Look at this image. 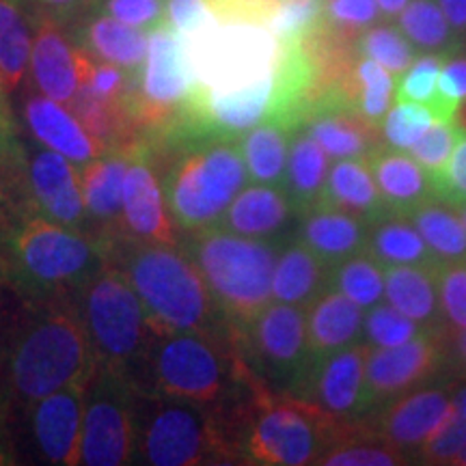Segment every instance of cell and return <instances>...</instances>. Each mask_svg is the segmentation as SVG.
I'll list each match as a JSON object with an SVG mask.
<instances>
[{
	"label": "cell",
	"mask_w": 466,
	"mask_h": 466,
	"mask_svg": "<svg viewBox=\"0 0 466 466\" xmlns=\"http://www.w3.org/2000/svg\"><path fill=\"white\" fill-rule=\"evenodd\" d=\"M434 121L432 110L425 104L395 100V106L389 108L382 121V134L391 147L408 151Z\"/></svg>",
	"instance_id": "7bdbcfd3"
},
{
	"label": "cell",
	"mask_w": 466,
	"mask_h": 466,
	"mask_svg": "<svg viewBox=\"0 0 466 466\" xmlns=\"http://www.w3.org/2000/svg\"><path fill=\"white\" fill-rule=\"evenodd\" d=\"M456 121H458V126H460V127H464V130H466V104H464L462 108H458Z\"/></svg>",
	"instance_id": "91938a15"
},
{
	"label": "cell",
	"mask_w": 466,
	"mask_h": 466,
	"mask_svg": "<svg viewBox=\"0 0 466 466\" xmlns=\"http://www.w3.org/2000/svg\"><path fill=\"white\" fill-rule=\"evenodd\" d=\"M17 302L7 322L14 415L44 395L86 382L96 367L76 294Z\"/></svg>",
	"instance_id": "3957f363"
},
{
	"label": "cell",
	"mask_w": 466,
	"mask_h": 466,
	"mask_svg": "<svg viewBox=\"0 0 466 466\" xmlns=\"http://www.w3.org/2000/svg\"><path fill=\"white\" fill-rule=\"evenodd\" d=\"M154 149L173 151L165 167H156L160 171L167 206L182 233L217 227L229 203L248 184L240 145L231 138L165 145Z\"/></svg>",
	"instance_id": "52a82bcc"
},
{
	"label": "cell",
	"mask_w": 466,
	"mask_h": 466,
	"mask_svg": "<svg viewBox=\"0 0 466 466\" xmlns=\"http://www.w3.org/2000/svg\"><path fill=\"white\" fill-rule=\"evenodd\" d=\"M22 121L35 138V143L55 149L76 167H85L97 156L106 154V147L83 126V121L67 104H61L35 89L22 100Z\"/></svg>",
	"instance_id": "44dd1931"
},
{
	"label": "cell",
	"mask_w": 466,
	"mask_h": 466,
	"mask_svg": "<svg viewBox=\"0 0 466 466\" xmlns=\"http://www.w3.org/2000/svg\"><path fill=\"white\" fill-rule=\"evenodd\" d=\"M326 0H275L266 26L281 44H299L324 25Z\"/></svg>",
	"instance_id": "f35d334b"
},
{
	"label": "cell",
	"mask_w": 466,
	"mask_h": 466,
	"mask_svg": "<svg viewBox=\"0 0 466 466\" xmlns=\"http://www.w3.org/2000/svg\"><path fill=\"white\" fill-rule=\"evenodd\" d=\"M363 309L341 291L326 289L307 307V337L313 359L341 352L363 337Z\"/></svg>",
	"instance_id": "83f0119b"
},
{
	"label": "cell",
	"mask_w": 466,
	"mask_h": 466,
	"mask_svg": "<svg viewBox=\"0 0 466 466\" xmlns=\"http://www.w3.org/2000/svg\"><path fill=\"white\" fill-rule=\"evenodd\" d=\"M104 258L132 283L151 333L233 335L206 279L182 247L149 244L113 233L100 238Z\"/></svg>",
	"instance_id": "277c9868"
},
{
	"label": "cell",
	"mask_w": 466,
	"mask_h": 466,
	"mask_svg": "<svg viewBox=\"0 0 466 466\" xmlns=\"http://www.w3.org/2000/svg\"><path fill=\"white\" fill-rule=\"evenodd\" d=\"M96 365L110 367L134 384L151 343V326L132 283L119 268L104 261L76 291Z\"/></svg>",
	"instance_id": "ba28073f"
},
{
	"label": "cell",
	"mask_w": 466,
	"mask_h": 466,
	"mask_svg": "<svg viewBox=\"0 0 466 466\" xmlns=\"http://www.w3.org/2000/svg\"><path fill=\"white\" fill-rule=\"evenodd\" d=\"M357 52L360 56L374 58L376 63H380L395 76L404 74L415 63L417 56L401 28L389 25L367 26L357 39Z\"/></svg>",
	"instance_id": "ab89813d"
},
{
	"label": "cell",
	"mask_w": 466,
	"mask_h": 466,
	"mask_svg": "<svg viewBox=\"0 0 466 466\" xmlns=\"http://www.w3.org/2000/svg\"><path fill=\"white\" fill-rule=\"evenodd\" d=\"M319 206L343 209L365 220L367 225H374L393 214L384 203L363 158H339L329 168L324 199Z\"/></svg>",
	"instance_id": "f1b7e54d"
},
{
	"label": "cell",
	"mask_w": 466,
	"mask_h": 466,
	"mask_svg": "<svg viewBox=\"0 0 466 466\" xmlns=\"http://www.w3.org/2000/svg\"><path fill=\"white\" fill-rule=\"evenodd\" d=\"M453 391L456 380L450 378L415 389L365 415L367 423L378 441L401 451L406 458H415L423 442L445 421Z\"/></svg>",
	"instance_id": "e0dca14e"
},
{
	"label": "cell",
	"mask_w": 466,
	"mask_h": 466,
	"mask_svg": "<svg viewBox=\"0 0 466 466\" xmlns=\"http://www.w3.org/2000/svg\"><path fill=\"white\" fill-rule=\"evenodd\" d=\"M451 464H456V466H466V445L462 447V451H460L458 456L451 460Z\"/></svg>",
	"instance_id": "94428289"
},
{
	"label": "cell",
	"mask_w": 466,
	"mask_h": 466,
	"mask_svg": "<svg viewBox=\"0 0 466 466\" xmlns=\"http://www.w3.org/2000/svg\"><path fill=\"white\" fill-rule=\"evenodd\" d=\"M333 441V417L311 401L261 389L242 434V464H318Z\"/></svg>",
	"instance_id": "9c48e42d"
},
{
	"label": "cell",
	"mask_w": 466,
	"mask_h": 466,
	"mask_svg": "<svg viewBox=\"0 0 466 466\" xmlns=\"http://www.w3.org/2000/svg\"><path fill=\"white\" fill-rule=\"evenodd\" d=\"M326 177H329V158L326 151L313 141L305 127L291 134L288 167H285L283 186L296 214L302 217L309 209L318 208L324 199Z\"/></svg>",
	"instance_id": "f546056e"
},
{
	"label": "cell",
	"mask_w": 466,
	"mask_h": 466,
	"mask_svg": "<svg viewBox=\"0 0 466 466\" xmlns=\"http://www.w3.org/2000/svg\"><path fill=\"white\" fill-rule=\"evenodd\" d=\"M85 387L86 382L69 384L17 410L35 462L78 466Z\"/></svg>",
	"instance_id": "2e32d148"
},
{
	"label": "cell",
	"mask_w": 466,
	"mask_h": 466,
	"mask_svg": "<svg viewBox=\"0 0 466 466\" xmlns=\"http://www.w3.org/2000/svg\"><path fill=\"white\" fill-rule=\"evenodd\" d=\"M236 339L250 371L272 393H299L316 363L309 348L305 307L272 300Z\"/></svg>",
	"instance_id": "8fae6325"
},
{
	"label": "cell",
	"mask_w": 466,
	"mask_h": 466,
	"mask_svg": "<svg viewBox=\"0 0 466 466\" xmlns=\"http://www.w3.org/2000/svg\"><path fill=\"white\" fill-rule=\"evenodd\" d=\"M291 134L277 121H261L238 138L250 182L283 186Z\"/></svg>",
	"instance_id": "836d02e7"
},
{
	"label": "cell",
	"mask_w": 466,
	"mask_h": 466,
	"mask_svg": "<svg viewBox=\"0 0 466 466\" xmlns=\"http://www.w3.org/2000/svg\"><path fill=\"white\" fill-rule=\"evenodd\" d=\"M137 387L110 367L96 365L85 387L78 466L130 464Z\"/></svg>",
	"instance_id": "7c38bea8"
},
{
	"label": "cell",
	"mask_w": 466,
	"mask_h": 466,
	"mask_svg": "<svg viewBox=\"0 0 466 466\" xmlns=\"http://www.w3.org/2000/svg\"><path fill=\"white\" fill-rule=\"evenodd\" d=\"M330 279L333 268L326 266L299 238H289L281 244L272 272V300L307 309L330 289Z\"/></svg>",
	"instance_id": "4316f807"
},
{
	"label": "cell",
	"mask_w": 466,
	"mask_h": 466,
	"mask_svg": "<svg viewBox=\"0 0 466 466\" xmlns=\"http://www.w3.org/2000/svg\"><path fill=\"white\" fill-rule=\"evenodd\" d=\"M439 7L445 14L450 26L462 37L466 33V0H439Z\"/></svg>",
	"instance_id": "6f0895ef"
},
{
	"label": "cell",
	"mask_w": 466,
	"mask_h": 466,
	"mask_svg": "<svg viewBox=\"0 0 466 466\" xmlns=\"http://www.w3.org/2000/svg\"><path fill=\"white\" fill-rule=\"evenodd\" d=\"M400 28L415 48L450 56L460 46V35L447 22L436 0H410L400 14Z\"/></svg>",
	"instance_id": "d590c367"
},
{
	"label": "cell",
	"mask_w": 466,
	"mask_h": 466,
	"mask_svg": "<svg viewBox=\"0 0 466 466\" xmlns=\"http://www.w3.org/2000/svg\"><path fill=\"white\" fill-rule=\"evenodd\" d=\"M434 197L451 208L466 206V130L453 149L450 162L442 171L432 177Z\"/></svg>",
	"instance_id": "c3c4849f"
},
{
	"label": "cell",
	"mask_w": 466,
	"mask_h": 466,
	"mask_svg": "<svg viewBox=\"0 0 466 466\" xmlns=\"http://www.w3.org/2000/svg\"><path fill=\"white\" fill-rule=\"evenodd\" d=\"M447 330L425 329L395 348H370L365 363V398L370 412L401 395L428 387L442 376Z\"/></svg>",
	"instance_id": "5bb4252c"
},
{
	"label": "cell",
	"mask_w": 466,
	"mask_h": 466,
	"mask_svg": "<svg viewBox=\"0 0 466 466\" xmlns=\"http://www.w3.org/2000/svg\"><path fill=\"white\" fill-rule=\"evenodd\" d=\"M11 97L0 78V195L26 190L28 147L22 141V124Z\"/></svg>",
	"instance_id": "8d00e7d4"
},
{
	"label": "cell",
	"mask_w": 466,
	"mask_h": 466,
	"mask_svg": "<svg viewBox=\"0 0 466 466\" xmlns=\"http://www.w3.org/2000/svg\"><path fill=\"white\" fill-rule=\"evenodd\" d=\"M425 326L404 316L400 309L389 305H374L363 318V337L371 348H395L421 335Z\"/></svg>",
	"instance_id": "60d3db41"
},
{
	"label": "cell",
	"mask_w": 466,
	"mask_h": 466,
	"mask_svg": "<svg viewBox=\"0 0 466 466\" xmlns=\"http://www.w3.org/2000/svg\"><path fill=\"white\" fill-rule=\"evenodd\" d=\"M406 218L417 227L441 264L466 261V229L458 212H451L447 203L432 199L412 209Z\"/></svg>",
	"instance_id": "e575fe53"
},
{
	"label": "cell",
	"mask_w": 466,
	"mask_h": 466,
	"mask_svg": "<svg viewBox=\"0 0 466 466\" xmlns=\"http://www.w3.org/2000/svg\"><path fill=\"white\" fill-rule=\"evenodd\" d=\"M357 83H359V110L367 119L382 126L384 116L391 108L393 100V78L387 67L376 63L374 58H359L357 63Z\"/></svg>",
	"instance_id": "b9f144b4"
},
{
	"label": "cell",
	"mask_w": 466,
	"mask_h": 466,
	"mask_svg": "<svg viewBox=\"0 0 466 466\" xmlns=\"http://www.w3.org/2000/svg\"><path fill=\"white\" fill-rule=\"evenodd\" d=\"M406 462L404 453L378 441L343 442L326 450L318 460V464L324 466H395Z\"/></svg>",
	"instance_id": "bcb514c9"
},
{
	"label": "cell",
	"mask_w": 466,
	"mask_h": 466,
	"mask_svg": "<svg viewBox=\"0 0 466 466\" xmlns=\"http://www.w3.org/2000/svg\"><path fill=\"white\" fill-rule=\"evenodd\" d=\"M26 184L31 206L39 214L69 229L91 231L80 186V167L72 160L37 143L26 156Z\"/></svg>",
	"instance_id": "ac0fdd59"
},
{
	"label": "cell",
	"mask_w": 466,
	"mask_h": 466,
	"mask_svg": "<svg viewBox=\"0 0 466 466\" xmlns=\"http://www.w3.org/2000/svg\"><path fill=\"white\" fill-rule=\"evenodd\" d=\"M442 324L447 333L466 329V261L441 264L436 270Z\"/></svg>",
	"instance_id": "f6af8a7d"
},
{
	"label": "cell",
	"mask_w": 466,
	"mask_h": 466,
	"mask_svg": "<svg viewBox=\"0 0 466 466\" xmlns=\"http://www.w3.org/2000/svg\"><path fill=\"white\" fill-rule=\"evenodd\" d=\"M134 387L247 421L264 384L250 371L236 335H154ZM270 391V389H268Z\"/></svg>",
	"instance_id": "6da1fadb"
},
{
	"label": "cell",
	"mask_w": 466,
	"mask_h": 466,
	"mask_svg": "<svg viewBox=\"0 0 466 466\" xmlns=\"http://www.w3.org/2000/svg\"><path fill=\"white\" fill-rule=\"evenodd\" d=\"M33 33V11L26 0H0V78L11 96L26 80Z\"/></svg>",
	"instance_id": "1f68e13d"
},
{
	"label": "cell",
	"mask_w": 466,
	"mask_h": 466,
	"mask_svg": "<svg viewBox=\"0 0 466 466\" xmlns=\"http://www.w3.org/2000/svg\"><path fill=\"white\" fill-rule=\"evenodd\" d=\"M26 5L35 15H46L61 25H67L96 7L97 0H26Z\"/></svg>",
	"instance_id": "816d5d0a"
},
{
	"label": "cell",
	"mask_w": 466,
	"mask_h": 466,
	"mask_svg": "<svg viewBox=\"0 0 466 466\" xmlns=\"http://www.w3.org/2000/svg\"><path fill=\"white\" fill-rule=\"evenodd\" d=\"M326 14L333 25L360 33L378 20V5L376 0H326Z\"/></svg>",
	"instance_id": "f907efd6"
},
{
	"label": "cell",
	"mask_w": 466,
	"mask_h": 466,
	"mask_svg": "<svg viewBox=\"0 0 466 466\" xmlns=\"http://www.w3.org/2000/svg\"><path fill=\"white\" fill-rule=\"evenodd\" d=\"M195 86L182 35L158 25L149 31V48L143 72L127 96L134 124L147 137L173 119Z\"/></svg>",
	"instance_id": "4fadbf2b"
},
{
	"label": "cell",
	"mask_w": 466,
	"mask_h": 466,
	"mask_svg": "<svg viewBox=\"0 0 466 466\" xmlns=\"http://www.w3.org/2000/svg\"><path fill=\"white\" fill-rule=\"evenodd\" d=\"M35 17L37 22H35L28 74L35 89L69 106L83 85L93 56L86 55L74 42V37L63 31L61 22L46 15Z\"/></svg>",
	"instance_id": "ffe728a7"
},
{
	"label": "cell",
	"mask_w": 466,
	"mask_h": 466,
	"mask_svg": "<svg viewBox=\"0 0 466 466\" xmlns=\"http://www.w3.org/2000/svg\"><path fill=\"white\" fill-rule=\"evenodd\" d=\"M462 137V127L456 121H434L410 147V156L436 177L450 162L453 149Z\"/></svg>",
	"instance_id": "ee69618b"
},
{
	"label": "cell",
	"mask_w": 466,
	"mask_h": 466,
	"mask_svg": "<svg viewBox=\"0 0 466 466\" xmlns=\"http://www.w3.org/2000/svg\"><path fill=\"white\" fill-rule=\"evenodd\" d=\"M439 93L451 102L466 100V56H456L442 63L439 76Z\"/></svg>",
	"instance_id": "f5cc1de1"
},
{
	"label": "cell",
	"mask_w": 466,
	"mask_h": 466,
	"mask_svg": "<svg viewBox=\"0 0 466 466\" xmlns=\"http://www.w3.org/2000/svg\"><path fill=\"white\" fill-rule=\"evenodd\" d=\"M22 464L20 451H17L14 425H0V466Z\"/></svg>",
	"instance_id": "9f6ffc18"
},
{
	"label": "cell",
	"mask_w": 466,
	"mask_h": 466,
	"mask_svg": "<svg viewBox=\"0 0 466 466\" xmlns=\"http://www.w3.org/2000/svg\"><path fill=\"white\" fill-rule=\"evenodd\" d=\"M104 261L97 238L46 218L31 203H0V288L15 300L76 294Z\"/></svg>",
	"instance_id": "7a4b0ae2"
},
{
	"label": "cell",
	"mask_w": 466,
	"mask_h": 466,
	"mask_svg": "<svg viewBox=\"0 0 466 466\" xmlns=\"http://www.w3.org/2000/svg\"><path fill=\"white\" fill-rule=\"evenodd\" d=\"M442 376L450 380H466V329L451 335L447 333Z\"/></svg>",
	"instance_id": "11a10c76"
},
{
	"label": "cell",
	"mask_w": 466,
	"mask_h": 466,
	"mask_svg": "<svg viewBox=\"0 0 466 466\" xmlns=\"http://www.w3.org/2000/svg\"><path fill=\"white\" fill-rule=\"evenodd\" d=\"M119 233L138 242L171 244V247L182 244L184 233L167 206L160 171L147 141L132 145L130 167L124 182Z\"/></svg>",
	"instance_id": "9a60e30c"
},
{
	"label": "cell",
	"mask_w": 466,
	"mask_h": 466,
	"mask_svg": "<svg viewBox=\"0 0 466 466\" xmlns=\"http://www.w3.org/2000/svg\"><path fill=\"white\" fill-rule=\"evenodd\" d=\"M242 425L238 419L192 401L137 389L130 464L203 466L238 464Z\"/></svg>",
	"instance_id": "5b68a950"
},
{
	"label": "cell",
	"mask_w": 466,
	"mask_h": 466,
	"mask_svg": "<svg viewBox=\"0 0 466 466\" xmlns=\"http://www.w3.org/2000/svg\"><path fill=\"white\" fill-rule=\"evenodd\" d=\"M184 236L179 247L199 268L233 335H242L272 302V272L283 242L255 240L220 227Z\"/></svg>",
	"instance_id": "8992f818"
},
{
	"label": "cell",
	"mask_w": 466,
	"mask_h": 466,
	"mask_svg": "<svg viewBox=\"0 0 466 466\" xmlns=\"http://www.w3.org/2000/svg\"><path fill=\"white\" fill-rule=\"evenodd\" d=\"M14 421V393L9 382V360H7V322L0 324V425H11Z\"/></svg>",
	"instance_id": "db71d44e"
},
{
	"label": "cell",
	"mask_w": 466,
	"mask_h": 466,
	"mask_svg": "<svg viewBox=\"0 0 466 466\" xmlns=\"http://www.w3.org/2000/svg\"><path fill=\"white\" fill-rule=\"evenodd\" d=\"M410 0H376L378 9L384 17H398Z\"/></svg>",
	"instance_id": "680465c9"
},
{
	"label": "cell",
	"mask_w": 466,
	"mask_h": 466,
	"mask_svg": "<svg viewBox=\"0 0 466 466\" xmlns=\"http://www.w3.org/2000/svg\"><path fill=\"white\" fill-rule=\"evenodd\" d=\"M294 217L299 214L281 186L247 184L225 209L217 227L255 240L288 242Z\"/></svg>",
	"instance_id": "7402d4cb"
},
{
	"label": "cell",
	"mask_w": 466,
	"mask_h": 466,
	"mask_svg": "<svg viewBox=\"0 0 466 466\" xmlns=\"http://www.w3.org/2000/svg\"><path fill=\"white\" fill-rule=\"evenodd\" d=\"M370 348V343L360 341L316 360L294 398L311 401L333 419L370 415L365 398V363Z\"/></svg>",
	"instance_id": "d6986e66"
},
{
	"label": "cell",
	"mask_w": 466,
	"mask_h": 466,
	"mask_svg": "<svg viewBox=\"0 0 466 466\" xmlns=\"http://www.w3.org/2000/svg\"><path fill=\"white\" fill-rule=\"evenodd\" d=\"M330 288L341 291L360 309H371L384 296V266L365 250L333 268Z\"/></svg>",
	"instance_id": "74e56055"
},
{
	"label": "cell",
	"mask_w": 466,
	"mask_h": 466,
	"mask_svg": "<svg viewBox=\"0 0 466 466\" xmlns=\"http://www.w3.org/2000/svg\"><path fill=\"white\" fill-rule=\"evenodd\" d=\"M456 209H458V217H460V220H462V225H464V229H466V206L456 208Z\"/></svg>",
	"instance_id": "6125c7cd"
},
{
	"label": "cell",
	"mask_w": 466,
	"mask_h": 466,
	"mask_svg": "<svg viewBox=\"0 0 466 466\" xmlns=\"http://www.w3.org/2000/svg\"><path fill=\"white\" fill-rule=\"evenodd\" d=\"M363 160L393 214L408 217L415 208L436 199L432 175L404 149L387 147L380 143Z\"/></svg>",
	"instance_id": "cb8c5ba5"
},
{
	"label": "cell",
	"mask_w": 466,
	"mask_h": 466,
	"mask_svg": "<svg viewBox=\"0 0 466 466\" xmlns=\"http://www.w3.org/2000/svg\"><path fill=\"white\" fill-rule=\"evenodd\" d=\"M217 22L209 0H165V25L182 37H192Z\"/></svg>",
	"instance_id": "681fc988"
},
{
	"label": "cell",
	"mask_w": 466,
	"mask_h": 466,
	"mask_svg": "<svg viewBox=\"0 0 466 466\" xmlns=\"http://www.w3.org/2000/svg\"><path fill=\"white\" fill-rule=\"evenodd\" d=\"M130 149L106 151L85 167H80V186L89 225L97 229L96 238L119 233L121 201H124V182L130 167Z\"/></svg>",
	"instance_id": "d4e9b609"
},
{
	"label": "cell",
	"mask_w": 466,
	"mask_h": 466,
	"mask_svg": "<svg viewBox=\"0 0 466 466\" xmlns=\"http://www.w3.org/2000/svg\"><path fill=\"white\" fill-rule=\"evenodd\" d=\"M184 46L195 85L214 91L264 80L281 58L275 33L264 22L247 17H217L208 28L186 37Z\"/></svg>",
	"instance_id": "30bf717a"
},
{
	"label": "cell",
	"mask_w": 466,
	"mask_h": 466,
	"mask_svg": "<svg viewBox=\"0 0 466 466\" xmlns=\"http://www.w3.org/2000/svg\"><path fill=\"white\" fill-rule=\"evenodd\" d=\"M93 9L143 31H151L165 22V0H97Z\"/></svg>",
	"instance_id": "7dc6e473"
},
{
	"label": "cell",
	"mask_w": 466,
	"mask_h": 466,
	"mask_svg": "<svg viewBox=\"0 0 466 466\" xmlns=\"http://www.w3.org/2000/svg\"><path fill=\"white\" fill-rule=\"evenodd\" d=\"M72 37L86 55L126 69L137 85L147 58L149 31L127 26L104 11L91 9L76 20Z\"/></svg>",
	"instance_id": "603a6c76"
},
{
	"label": "cell",
	"mask_w": 466,
	"mask_h": 466,
	"mask_svg": "<svg viewBox=\"0 0 466 466\" xmlns=\"http://www.w3.org/2000/svg\"><path fill=\"white\" fill-rule=\"evenodd\" d=\"M436 270L423 266H384L387 300L425 329H439V326L445 329Z\"/></svg>",
	"instance_id": "4dcf8cb0"
},
{
	"label": "cell",
	"mask_w": 466,
	"mask_h": 466,
	"mask_svg": "<svg viewBox=\"0 0 466 466\" xmlns=\"http://www.w3.org/2000/svg\"><path fill=\"white\" fill-rule=\"evenodd\" d=\"M370 227L343 209L318 206L302 214L296 238L305 242L326 266L335 268L354 255L365 253Z\"/></svg>",
	"instance_id": "484cf974"
},
{
	"label": "cell",
	"mask_w": 466,
	"mask_h": 466,
	"mask_svg": "<svg viewBox=\"0 0 466 466\" xmlns=\"http://www.w3.org/2000/svg\"><path fill=\"white\" fill-rule=\"evenodd\" d=\"M367 253L382 266H423L432 270L441 266L417 227L400 214H391L370 227Z\"/></svg>",
	"instance_id": "d6a6232c"
}]
</instances>
